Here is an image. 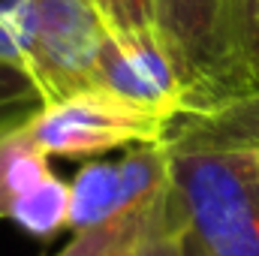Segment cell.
Here are the masks:
<instances>
[{"instance_id":"obj_1","label":"cell","mask_w":259,"mask_h":256,"mask_svg":"<svg viewBox=\"0 0 259 256\" xmlns=\"http://www.w3.org/2000/svg\"><path fill=\"white\" fill-rule=\"evenodd\" d=\"M169 175L199 256H259V91L166 133Z\"/></svg>"},{"instance_id":"obj_2","label":"cell","mask_w":259,"mask_h":256,"mask_svg":"<svg viewBox=\"0 0 259 256\" xmlns=\"http://www.w3.org/2000/svg\"><path fill=\"white\" fill-rule=\"evenodd\" d=\"M154 27L184 88V115L256 94L235 39V0H154Z\"/></svg>"},{"instance_id":"obj_3","label":"cell","mask_w":259,"mask_h":256,"mask_svg":"<svg viewBox=\"0 0 259 256\" xmlns=\"http://www.w3.org/2000/svg\"><path fill=\"white\" fill-rule=\"evenodd\" d=\"M24 72L39 88L42 106L88 91L109 33L94 0H24Z\"/></svg>"},{"instance_id":"obj_4","label":"cell","mask_w":259,"mask_h":256,"mask_svg":"<svg viewBox=\"0 0 259 256\" xmlns=\"http://www.w3.org/2000/svg\"><path fill=\"white\" fill-rule=\"evenodd\" d=\"M169 124L130 109L97 88L46 103L21 124V136L46 157H97L115 148L163 142Z\"/></svg>"},{"instance_id":"obj_5","label":"cell","mask_w":259,"mask_h":256,"mask_svg":"<svg viewBox=\"0 0 259 256\" xmlns=\"http://www.w3.org/2000/svg\"><path fill=\"white\" fill-rule=\"evenodd\" d=\"M91 88L163 124H172L187 112L181 78L157 30L106 33Z\"/></svg>"},{"instance_id":"obj_6","label":"cell","mask_w":259,"mask_h":256,"mask_svg":"<svg viewBox=\"0 0 259 256\" xmlns=\"http://www.w3.org/2000/svg\"><path fill=\"white\" fill-rule=\"evenodd\" d=\"M169 151L166 142L127 148L121 160H94L84 163L69 190H72V214L69 229L84 232L103 226L133 208L157 199L169 190Z\"/></svg>"},{"instance_id":"obj_7","label":"cell","mask_w":259,"mask_h":256,"mask_svg":"<svg viewBox=\"0 0 259 256\" xmlns=\"http://www.w3.org/2000/svg\"><path fill=\"white\" fill-rule=\"evenodd\" d=\"M184 223H187L184 208L178 202L175 187L169 184V190H163L157 199L103 226L75 232V238L58 256H151L163 235H169Z\"/></svg>"},{"instance_id":"obj_8","label":"cell","mask_w":259,"mask_h":256,"mask_svg":"<svg viewBox=\"0 0 259 256\" xmlns=\"http://www.w3.org/2000/svg\"><path fill=\"white\" fill-rule=\"evenodd\" d=\"M69 214H72V190L55 172L24 193L12 196L6 205V217L15 220L33 238H52L69 229Z\"/></svg>"},{"instance_id":"obj_9","label":"cell","mask_w":259,"mask_h":256,"mask_svg":"<svg viewBox=\"0 0 259 256\" xmlns=\"http://www.w3.org/2000/svg\"><path fill=\"white\" fill-rule=\"evenodd\" d=\"M42 106V94L33 78L18 66L0 64V130L24 124Z\"/></svg>"},{"instance_id":"obj_10","label":"cell","mask_w":259,"mask_h":256,"mask_svg":"<svg viewBox=\"0 0 259 256\" xmlns=\"http://www.w3.org/2000/svg\"><path fill=\"white\" fill-rule=\"evenodd\" d=\"M27 55V6L24 0H0V64L24 69Z\"/></svg>"},{"instance_id":"obj_11","label":"cell","mask_w":259,"mask_h":256,"mask_svg":"<svg viewBox=\"0 0 259 256\" xmlns=\"http://www.w3.org/2000/svg\"><path fill=\"white\" fill-rule=\"evenodd\" d=\"M109 33H139L154 27V0H94Z\"/></svg>"},{"instance_id":"obj_12","label":"cell","mask_w":259,"mask_h":256,"mask_svg":"<svg viewBox=\"0 0 259 256\" xmlns=\"http://www.w3.org/2000/svg\"><path fill=\"white\" fill-rule=\"evenodd\" d=\"M151 256H187V223L172 229L169 235H163Z\"/></svg>"},{"instance_id":"obj_13","label":"cell","mask_w":259,"mask_h":256,"mask_svg":"<svg viewBox=\"0 0 259 256\" xmlns=\"http://www.w3.org/2000/svg\"><path fill=\"white\" fill-rule=\"evenodd\" d=\"M12 133H15V127L0 130V220L6 217V196H3V169H6V157H9V148H12Z\"/></svg>"},{"instance_id":"obj_14","label":"cell","mask_w":259,"mask_h":256,"mask_svg":"<svg viewBox=\"0 0 259 256\" xmlns=\"http://www.w3.org/2000/svg\"><path fill=\"white\" fill-rule=\"evenodd\" d=\"M187 256H199V253L193 250V247H190V241H187Z\"/></svg>"}]
</instances>
